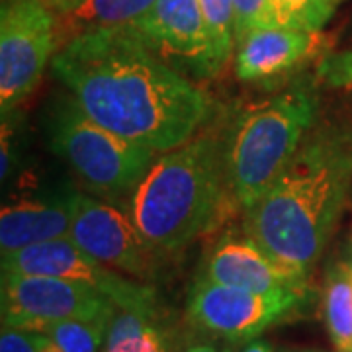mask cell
Listing matches in <instances>:
<instances>
[{
  "label": "cell",
  "mask_w": 352,
  "mask_h": 352,
  "mask_svg": "<svg viewBox=\"0 0 352 352\" xmlns=\"http://www.w3.org/2000/svg\"><path fill=\"white\" fill-rule=\"evenodd\" d=\"M53 73L92 122L153 151L194 138L212 102L141 39L131 25L67 39Z\"/></svg>",
  "instance_id": "obj_1"
},
{
  "label": "cell",
  "mask_w": 352,
  "mask_h": 352,
  "mask_svg": "<svg viewBox=\"0 0 352 352\" xmlns=\"http://www.w3.org/2000/svg\"><path fill=\"white\" fill-rule=\"evenodd\" d=\"M352 180V143L303 139L286 170L247 210V235L276 263L305 274L325 249Z\"/></svg>",
  "instance_id": "obj_2"
},
{
  "label": "cell",
  "mask_w": 352,
  "mask_h": 352,
  "mask_svg": "<svg viewBox=\"0 0 352 352\" xmlns=\"http://www.w3.org/2000/svg\"><path fill=\"white\" fill-rule=\"evenodd\" d=\"M226 149L204 135L166 151L131 192L129 215L155 251H178L206 233L221 208Z\"/></svg>",
  "instance_id": "obj_3"
},
{
  "label": "cell",
  "mask_w": 352,
  "mask_h": 352,
  "mask_svg": "<svg viewBox=\"0 0 352 352\" xmlns=\"http://www.w3.org/2000/svg\"><path fill=\"white\" fill-rule=\"evenodd\" d=\"M315 116V90L300 82L237 120L226 145V173L229 188L245 210H251L286 170Z\"/></svg>",
  "instance_id": "obj_4"
},
{
  "label": "cell",
  "mask_w": 352,
  "mask_h": 352,
  "mask_svg": "<svg viewBox=\"0 0 352 352\" xmlns=\"http://www.w3.org/2000/svg\"><path fill=\"white\" fill-rule=\"evenodd\" d=\"M50 141L88 188L104 196L133 192L157 161V151L98 126L73 98L51 116Z\"/></svg>",
  "instance_id": "obj_5"
},
{
  "label": "cell",
  "mask_w": 352,
  "mask_h": 352,
  "mask_svg": "<svg viewBox=\"0 0 352 352\" xmlns=\"http://www.w3.org/2000/svg\"><path fill=\"white\" fill-rule=\"evenodd\" d=\"M57 20L39 0H6L0 10L2 113L36 88L57 43Z\"/></svg>",
  "instance_id": "obj_6"
},
{
  "label": "cell",
  "mask_w": 352,
  "mask_h": 352,
  "mask_svg": "<svg viewBox=\"0 0 352 352\" xmlns=\"http://www.w3.org/2000/svg\"><path fill=\"white\" fill-rule=\"evenodd\" d=\"M305 296L307 292L256 294L200 276L190 289L186 314L200 331L247 342L294 314L305 302Z\"/></svg>",
  "instance_id": "obj_7"
},
{
  "label": "cell",
  "mask_w": 352,
  "mask_h": 352,
  "mask_svg": "<svg viewBox=\"0 0 352 352\" xmlns=\"http://www.w3.org/2000/svg\"><path fill=\"white\" fill-rule=\"evenodd\" d=\"M2 327L41 333L69 319H96L116 314L113 302L82 282L2 272Z\"/></svg>",
  "instance_id": "obj_8"
},
{
  "label": "cell",
  "mask_w": 352,
  "mask_h": 352,
  "mask_svg": "<svg viewBox=\"0 0 352 352\" xmlns=\"http://www.w3.org/2000/svg\"><path fill=\"white\" fill-rule=\"evenodd\" d=\"M2 272L82 282L100 289L120 309H155V294L151 289L113 274L108 266L82 251L71 237L45 241L2 254Z\"/></svg>",
  "instance_id": "obj_9"
},
{
  "label": "cell",
  "mask_w": 352,
  "mask_h": 352,
  "mask_svg": "<svg viewBox=\"0 0 352 352\" xmlns=\"http://www.w3.org/2000/svg\"><path fill=\"white\" fill-rule=\"evenodd\" d=\"M129 25L178 73H190L196 78L217 75L198 0H157Z\"/></svg>",
  "instance_id": "obj_10"
},
{
  "label": "cell",
  "mask_w": 352,
  "mask_h": 352,
  "mask_svg": "<svg viewBox=\"0 0 352 352\" xmlns=\"http://www.w3.org/2000/svg\"><path fill=\"white\" fill-rule=\"evenodd\" d=\"M71 239L108 268L145 276L151 247L143 241L131 215L110 204L73 194Z\"/></svg>",
  "instance_id": "obj_11"
},
{
  "label": "cell",
  "mask_w": 352,
  "mask_h": 352,
  "mask_svg": "<svg viewBox=\"0 0 352 352\" xmlns=\"http://www.w3.org/2000/svg\"><path fill=\"white\" fill-rule=\"evenodd\" d=\"M201 276L256 294L307 292L305 274L276 263L252 239L221 241L210 254Z\"/></svg>",
  "instance_id": "obj_12"
},
{
  "label": "cell",
  "mask_w": 352,
  "mask_h": 352,
  "mask_svg": "<svg viewBox=\"0 0 352 352\" xmlns=\"http://www.w3.org/2000/svg\"><path fill=\"white\" fill-rule=\"evenodd\" d=\"M319 47V32L294 28H263L237 43L235 71L241 80H272L288 75Z\"/></svg>",
  "instance_id": "obj_13"
},
{
  "label": "cell",
  "mask_w": 352,
  "mask_h": 352,
  "mask_svg": "<svg viewBox=\"0 0 352 352\" xmlns=\"http://www.w3.org/2000/svg\"><path fill=\"white\" fill-rule=\"evenodd\" d=\"M73 194L55 201H20L0 214L2 254L45 241L71 237Z\"/></svg>",
  "instance_id": "obj_14"
},
{
  "label": "cell",
  "mask_w": 352,
  "mask_h": 352,
  "mask_svg": "<svg viewBox=\"0 0 352 352\" xmlns=\"http://www.w3.org/2000/svg\"><path fill=\"white\" fill-rule=\"evenodd\" d=\"M155 2L157 0H80L75 6L65 8L57 28H61L65 38L71 39L92 30L129 25Z\"/></svg>",
  "instance_id": "obj_15"
},
{
  "label": "cell",
  "mask_w": 352,
  "mask_h": 352,
  "mask_svg": "<svg viewBox=\"0 0 352 352\" xmlns=\"http://www.w3.org/2000/svg\"><path fill=\"white\" fill-rule=\"evenodd\" d=\"M323 315L329 337L337 352H352V270L337 266L327 278Z\"/></svg>",
  "instance_id": "obj_16"
},
{
  "label": "cell",
  "mask_w": 352,
  "mask_h": 352,
  "mask_svg": "<svg viewBox=\"0 0 352 352\" xmlns=\"http://www.w3.org/2000/svg\"><path fill=\"white\" fill-rule=\"evenodd\" d=\"M112 317L113 314L96 319L59 321L45 327L41 333L47 335L63 352H102Z\"/></svg>",
  "instance_id": "obj_17"
},
{
  "label": "cell",
  "mask_w": 352,
  "mask_h": 352,
  "mask_svg": "<svg viewBox=\"0 0 352 352\" xmlns=\"http://www.w3.org/2000/svg\"><path fill=\"white\" fill-rule=\"evenodd\" d=\"M155 325V309H143V307H133V309H116L104 351L102 352H129L138 349L139 344L145 340V337L151 333Z\"/></svg>",
  "instance_id": "obj_18"
},
{
  "label": "cell",
  "mask_w": 352,
  "mask_h": 352,
  "mask_svg": "<svg viewBox=\"0 0 352 352\" xmlns=\"http://www.w3.org/2000/svg\"><path fill=\"white\" fill-rule=\"evenodd\" d=\"M208 25L212 55L217 73L229 61L235 41V8L233 0H198Z\"/></svg>",
  "instance_id": "obj_19"
},
{
  "label": "cell",
  "mask_w": 352,
  "mask_h": 352,
  "mask_svg": "<svg viewBox=\"0 0 352 352\" xmlns=\"http://www.w3.org/2000/svg\"><path fill=\"white\" fill-rule=\"evenodd\" d=\"M325 0H280V25L303 32H319L333 16Z\"/></svg>",
  "instance_id": "obj_20"
},
{
  "label": "cell",
  "mask_w": 352,
  "mask_h": 352,
  "mask_svg": "<svg viewBox=\"0 0 352 352\" xmlns=\"http://www.w3.org/2000/svg\"><path fill=\"white\" fill-rule=\"evenodd\" d=\"M235 8V41L241 43L249 34L278 24L272 0H233Z\"/></svg>",
  "instance_id": "obj_21"
},
{
  "label": "cell",
  "mask_w": 352,
  "mask_h": 352,
  "mask_svg": "<svg viewBox=\"0 0 352 352\" xmlns=\"http://www.w3.org/2000/svg\"><path fill=\"white\" fill-rule=\"evenodd\" d=\"M47 342V335L28 329L2 327L0 352H41Z\"/></svg>",
  "instance_id": "obj_22"
},
{
  "label": "cell",
  "mask_w": 352,
  "mask_h": 352,
  "mask_svg": "<svg viewBox=\"0 0 352 352\" xmlns=\"http://www.w3.org/2000/svg\"><path fill=\"white\" fill-rule=\"evenodd\" d=\"M129 352H166V340H164L161 329H153L138 349H133V351Z\"/></svg>",
  "instance_id": "obj_23"
},
{
  "label": "cell",
  "mask_w": 352,
  "mask_h": 352,
  "mask_svg": "<svg viewBox=\"0 0 352 352\" xmlns=\"http://www.w3.org/2000/svg\"><path fill=\"white\" fill-rule=\"evenodd\" d=\"M182 352H223L214 342H192Z\"/></svg>",
  "instance_id": "obj_24"
},
{
  "label": "cell",
  "mask_w": 352,
  "mask_h": 352,
  "mask_svg": "<svg viewBox=\"0 0 352 352\" xmlns=\"http://www.w3.org/2000/svg\"><path fill=\"white\" fill-rule=\"evenodd\" d=\"M241 352H274L272 351V346H270V342H266L263 339H254L249 340V344L243 349Z\"/></svg>",
  "instance_id": "obj_25"
},
{
  "label": "cell",
  "mask_w": 352,
  "mask_h": 352,
  "mask_svg": "<svg viewBox=\"0 0 352 352\" xmlns=\"http://www.w3.org/2000/svg\"><path fill=\"white\" fill-rule=\"evenodd\" d=\"M53 2H57L59 6H63V10H65V8H71V6L78 4L80 0H53Z\"/></svg>",
  "instance_id": "obj_26"
},
{
  "label": "cell",
  "mask_w": 352,
  "mask_h": 352,
  "mask_svg": "<svg viewBox=\"0 0 352 352\" xmlns=\"http://www.w3.org/2000/svg\"><path fill=\"white\" fill-rule=\"evenodd\" d=\"M272 4H274V10H276V18H278V24H280V0H272Z\"/></svg>",
  "instance_id": "obj_27"
},
{
  "label": "cell",
  "mask_w": 352,
  "mask_h": 352,
  "mask_svg": "<svg viewBox=\"0 0 352 352\" xmlns=\"http://www.w3.org/2000/svg\"><path fill=\"white\" fill-rule=\"evenodd\" d=\"M325 2H327L331 8H337V6H339L342 0H325Z\"/></svg>",
  "instance_id": "obj_28"
},
{
  "label": "cell",
  "mask_w": 352,
  "mask_h": 352,
  "mask_svg": "<svg viewBox=\"0 0 352 352\" xmlns=\"http://www.w3.org/2000/svg\"><path fill=\"white\" fill-rule=\"evenodd\" d=\"M292 352H315V351H292Z\"/></svg>",
  "instance_id": "obj_29"
}]
</instances>
